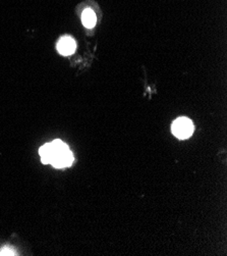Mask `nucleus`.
<instances>
[{"mask_svg":"<svg viewBox=\"0 0 227 256\" xmlns=\"http://www.w3.org/2000/svg\"><path fill=\"white\" fill-rule=\"evenodd\" d=\"M52 148V158L50 165L56 169L71 167L74 163V154L70 150L69 146L61 140H54L50 143Z\"/></svg>","mask_w":227,"mask_h":256,"instance_id":"f257e3e1","label":"nucleus"},{"mask_svg":"<svg viewBox=\"0 0 227 256\" xmlns=\"http://www.w3.org/2000/svg\"><path fill=\"white\" fill-rule=\"evenodd\" d=\"M194 132V124L188 117H178L172 124V133L180 140L188 139Z\"/></svg>","mask_w":227,"mask_h":256,"instance_id":"f03ea898","label":"nucleus"},{"mask_svg":"<svg viewBox=\"0 0 227 256\" xmlns=\"http://www.w3.org/2000/svg\"><path fill=\"white\" fill-rule=\"evenodd\" d=\"M57 50L61 56H71L76 50V42L71 37H62L57 44Z\"/></svg>","mask_w":227,"mask_h":256,"instance_id":"7ed1b4c3","label":"nucleus"},{"mask_svg":"<svg viewBox=\"0 0 227 256\" xmlns=\"http://www.w3.org/2000/svg\"><path fill=\"white\" fill-rule=\"evenodd\" d=\"M82 21H83V24H84V26L86 27V28L91 29V28H93V27L95 26L97 18H96V15L94 13V11H93L92 9H90V8H88V9H86L83 12Z\"/></svg>","mask_w":227,"mask_h":256,"instance_id":"20e7f679","label":"nucleus"},{"mask_svg":"<svg viewBox=\"0 0 227 256\" xmlns=\"http://www.w3.org/2000/svg\"><path fill=\"white\" fill-rule=\"evenodd\" d=\"M40 156H41V160L44 165H48L50 164L51 158H52V148H51V144L47 143L45 145H43L39 150Z\"/></svg>","mask_w":227,"mask_h":256,"instance_id":"39448f33","label":"nucleus"},{"mask_svg":"<svg viewBox=\"0 0 227 256\" xmlns=\"http://www.w3.org/2000/svg\"><path fill=\"white\" fill-rule=\"evenodd\" d=\"M0 255H16V252L9 247H5L2 250H0Z\"/></svg>","mask_w":227,"mask_h":256,"instance_id":"423d86ee","label":"nucleus"}]
</instances>
